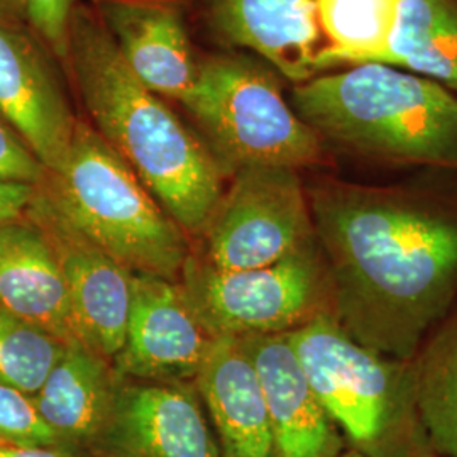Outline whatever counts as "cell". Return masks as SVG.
<instances>
[{"instance_id": "6da1fadb", "label": "cell", "mask_w": 457, "mask_h": 457, "mask_svg": "<svg viewBox=\"0 0 457 457\" xmlns=\"http://www.w3.org/2000/svg\"><path fill=\"white\" fill-rule=\"evenodd\" d=\"M334 290L358 343L411 361L457 300V213L402 190L317 181L307 190Z\"/></svg>"}, {"instance_id": "7a4b0ae2", "label": "cell", "mask_w": 457, "mask_h": 457, "mask_svg": "<svg viewBox=\"0 0 457 457\" xmlns=\"http://www.w3.org/2000/svg\"><path fill=\"white\" fill-rule=\"evenodd\" d=\"M92 128L188 237H202L226 171L202 137L124 63L92 7L77 4L68 28V60Z\"/></svg>"}, {"instance_id": "3957f363", "label": "cell", "mask_w": 457, "mask_h": 457, "mask_svg": "<svg viewBox=\"0 0 457 457\" xmlns=\"http://www.w3.org/2000/svg\"><path fill=\"white\" fill-rule=\"evenodd\" d=\"M292 104L322 141L378 162L457 171V97L430 79L366 63L298 83Z\"/></svg>"}, {"instance_id": "277c9868", "label": "cell", "mask_w": 457, "mask_h": 457, "mask_svg": "<svg viewBox=\"0 0 457 457\" xmlns=\"http://www.w3.org/2000/svg\"><path fill=\"white\" fill-rule=\"evenodd\" d=\"M36 190L134 275L180 281L192 254L188 236L90 124L77 122L65 160L45 173Z\"/></svg>"}, {"instance_id": "5b68a950", "label": "cell", "mask_w": 457, "mask_h": 457, "mask_svg": "<svg viewBox=\"0 0 457 457\" xmlns=\"http://www.w3.org/2000/svg\"><path fill=\"white\" fill-rule=\"evenodd\" d=\"M347 447L366 457H417L428 445L417 409L411 361L354 341L334 315L287 334Z\"/></svg>"}, {"instance_id": "8992f818", "label": "cell", "mask_w": 457, "mask_h": 457, "mask_svg": "<svg viewBox=\"0 0 457 457\" xmlns=\"http://www.w3.org/2000/svg\"><path fill=\"white\" fill-rule=\"evenodd\" d=\"M183 107L228 179L245 168H307L326 162L324 141L283 97L277 70L241 53L200 60Z\"/></svg>"}, {"instance_id": "52a82bcc", "label": "cell", "mask_w": 457, "mask_h": 457, "mask_svg": "<svg viewBox=\"0 0 457 457\" xmlns=\"http://www.w3.org/2000/svg\"><path fill=\"white\" fill-rule=\"evenodd\" d=\"M180 285L213 337L290 334L334 315L332 279L317 241L281 262L241 271H220L190 254Z\"/></svg>"}, {"instance_id": "ba28073f", "label": "cell", "mask_w": 457, "mask_h": 457, "mask_svg": "<svg viewBox=\"0 0 457 457\" xmlns=\"http://www.w3.org/2000/svg\"><path fill=\"white\" fill-rule=\"evenodd\" d=\"M228 180L200 237V258L209 266L220 271L262 268L317 241L298 170L245 168Z\"/></svg>"}, {"instance_id": "9c48e42d", "label": "cell", "mask_w": 457, "mask_h": 457, "mask_svg": "<svg viewBox=\"0 0 457 457\" xmlns=\"http://www.w3.org/2000/svg\"><path fill=\"white\" fill-rule=\"evenodd\" d=\"M46 234L65 278L75 337L107 360L120 351L129 320L134 273L34 195L24 213Z\"/></svg>"}, {"instance_id": "30bf717a", "label": "cell", "mask_w": 457, "mask_h": 457, "mask_svg": "<svg viewBox=\"0 0 457 457\" xmlns=\"http://www.w3.org/2000/svg\"><path fill=\"white\" fill-rule=\"evenodd\" d=\"M90 457H220L194 383L122 378Z\"/></svg>"}, {"instance_id": "8fae6325", "label": "cell", "mask_w": 457, "mask_h": 457, "mask_svg": "<svg viewBox=\"0 0 457 457\" xmlns=\"http://www.w3.org/2000/svg\"><path fill=\"white\" fill-rule=\"evenodd\" d=\"M212 341L180 281L134 275L126 337L112 360L119 375L137 381L194 383Z\"/></svg>"}, {"instance_id": "7c38bea8", "label": "cell", "mask_w": 457, "mask_h": 457, "mask_svg": "<svg viewBox=\"0 0 457 457\" xmlns=\"http://www.w3.org/2000/svg\"><path fill=\"white\" fill-rule=\"evenodd\" d=\"M0 117L46 171L65 160L79 119L48 49L28 29L0 26Z\"/></svg>"}, {"instance_id": "4fadbf2b", "label": "cell", "mask_w": 457, "mask_h": 457, "mask_svg": "<svg viewBox=\"0 0 457 457\" xmlns=\"http://www.w3.org/2000/svg\"><path fill=\"white\" fill-rule=\"evenodd\" d=\"M92 9L134 77L183 105L200 70L187 28V0H94Z\"/></svg>"}, {"instance_id": "5bb4252c", "label": "cell", "mask_w": 457, "mask_h": 457, "mask_svg": "<svg viewBox=\"0 0 457 457\" xmlns=\"http://www.w3.org/2000/svg\"><path fill=\"white\" fill-rule=\"evenodd\" d=\"M204 17L222 45L258 53L292 82L328 68L317 0H204Z\"/></svg>"}, {"instance_id": "9a60e30c", "label": "cell", "mask_w": 457, "mask_h": 457, "mask_svg": "<svg viewBox=\"0 0 457 457\" xmlns=\"http://www.w3.org/2000/svg\"><path fill=\"white\" fill-rule=\"evenodd\" d=\"M256 366L275 457H339L347 447L313 392L287 334L243 337Z\"/></svg>"}, {"instance_id": "2e32d148", "label": "cell", "mask_w": 457, "mask_h": 457, "mask_svg": "<svg viewBox=\"0 0 457 457\" xmlns=\"http://www.w3.org/2000/svg\"><path fill=\"white\" fill-rule=\"evenodd\" d=\"M194 385L220 457H275L262 381L243 337H213Z\"/></svg>"}, {"instance_id": "e0dca14e", "label": "cell", "mask_w": 457, "mask_h": 457, "mask_svg": "<svg viewBox=\"0 0 457 457\" xmlns=\"http://www.w3.org/2000/svg\"><path fill=\"white\" fill-rule=\"evenodd\" d=\"M124 376L112 361L73 339L66 343L34 402L68 453L90 457L114 409Z\"/></svg>"}, {"instance_id": "ac0fdd59", "label": "cell", "mask_w": 457, "mask_h": 457, "mask_svg": "<svg viewBox=\"0 0 457 457\" xmlns=\"http://www.w3.org/2000/svg\"><path fill=\"white\" fill-rule=\"evenodd\" d=\"M0 309L62 343L77 339L56 253L26 215L0 228Z\"/></svg>"}, {"instance_id": "d6986e66", "label": "cell", "mask_w": 457, "mask_h": 457, "mask_svg": "<svg viewBox=\"0 0 457 457\" xmlns=\"http://www.w3.org/2000/svg\"><path fill=\"white\" fill-rule=\"evenodd\" d=\"M383 65L457 90V0H400Z\"/></svg>"}, {"instance_id": "ffe728a7", "label": "cell", "mask_w": 457, "mask_h": 457, "mask_svg": "<svg viewBox=\"0 0 457 457\" xmlns=\"http://www.w3.org/2000/svg\"><path fill=\"white\" fill-rule=\"evenodd\" d=\"M411 368L428 445L441 457H457V312L427 336Z\"/></svg>"}, {"instance_id": "44dd1931", "label": "cell", "mask_w": 457, "mask_h": 457, "mask_svg": "<svg viewBox=\"0 0 457 457\" xmlns=\"http://www.w3.org/2000/svg\"><path fill=\"white\" fill-rule=\"evenodd\" d=\"M400 0H317V24L327 63L383 65L398 19Z\"/></svg>"}, {"instance_id": "7402d4cb", "label": "cell", "mask_w": 457, "mask_h": 457, "mask_svg": "<svg viewBox=\"0 0 457 457\" xmlns=\"http://www.w3.org/2000/svg\"><path fill=\"white\" fill-rule=\"evenodd\" d=\"M66 343L0 309V383L34 395Z\"/></svg>"}, {"instance_id": "603a6c76", "label": "cell", "mask_w": 457, "mask_h": 457, "mask_svg": "<svg viewBox=\"0 0 457 457\" xmlns=\"http://www.w3.org/2000/svg\"><path fill=\"white\" fill-rule=\"evenodd\" d=\"M0 441L63 449V442L36 407L33 395L0 383Z\"/></svg>"}, {"instance_id": "cb8c5ba5", "label": "cell", "mask_w": 457, "mask_h": 457, "mask_svg": "<svg viewBox=\"0 0 457 457\" xmlns=\"http://www.w3.org/2000/svg\"><path fill=\"white\" fill-rule=\"evenodd\" d=\"M77 0H28L29 29L49 54L68 60V28Z\"/></svg>"}, {"instance_id": "d4e9b609", "label": "cell", "mask_w": 457, "mask_h": 457, "mask_svg": "<svg viewBox=\"0 0 457 457\" xmlns=\"http://www.w3.org/2000/svg\"><path fill=\"white\" fill-rule=\"evenodd\" d=\"M45 166L22 143L14 129L0 117V179L37 185L45 179Z\"/></svg>"}, {"instance_id": "484cf974", "label": "cell", "mask_w": 457, "mask_h": 457, "mask_svg": "<svg viewBox=\"0 0 457 457\" xmlns=\"http://www.w3.org/2000/svg\"><path fill=\"white\" fill-rule=\"evenodd\" d=\"M36 195V185L0 179V228L24 217Z\"/></svg>"}, {"instance_id": "4316f807", "label": "cell", "mask_w": 457, "mask_h": 457, "mask_svg": "<svg viewBox=\"0 0 457 457\" xmlns=\"http://www.w3.org/2000/svg\"><path fill=\"white\" fill-rule=\"evenodd\" d=\"M0 26L29 29L28 0H0Z\"/></svg>"}, {"instance_id": "83f0119b", "label": "cell", "mask_w": 457, "mask_h": 457, "mask_svg": "<svg viewBox=\"0 0 457 457\" xmlns=\"http://www.w3.org/2000/svg\"><path fill=\"white\" fill-rule=\"evenodd\" d=\"M0 457H77L63 449L31 447L12 442L0 441Z\"/></svg>"}, {"instance_id": "f1b7e54d", "label": "cell", "mask_w": 457, "mask_h": 457, "mask_svg": "<svg viewBox=\"0 0 457 457\" xmlns=\"http://www.w3.org/2000/svg\"><path fill=\"white\" fill-rule=\"evenodd\" d=\"M339 457H366V456H362V454H361V453H358V451H354V449H351V447H345V449H344L343 454H341V456H339Z\"/></svg>"}, {"instance_id": "f546056e", "label": "cell", "mask_w": 457, "mask_h": 457, "mask_svg": "<svg viewBox=\"0 0 457 457\" xmlns=\"http://www.w3.org/2000/svg\"><path fill=\"white\" fill-rule=\"evenodd\" d=\"M417 457H441L439 456V454H436V453H434V451H432V447H427V449H425V451H422V453H420V454H419V456Z\"/></svg>"}]
</instances>
